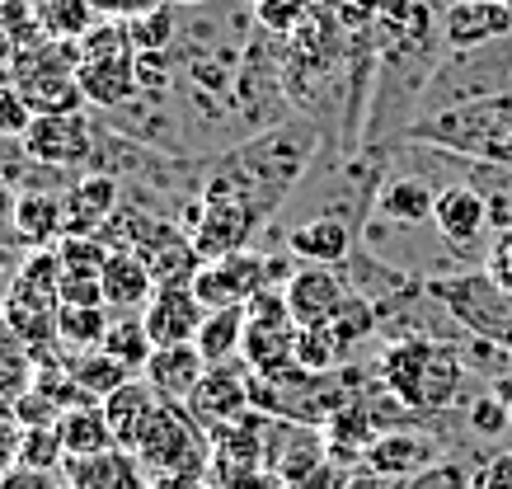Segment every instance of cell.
Masks as SVG:
<instances>
[{
  "label": "cell",
  "mask_w": 512,
  "mask_h": 489,
  "mask_svg": "<svg viewBox=\"0 0 512 489\" xmlns=\"http://www.w3.org/2000/svg\"><path fill=\"white\" fill-rule=\"evenodd\" d=\"M466 377L470 372L461 348L428 339V334H404L376 358V381L386 386V395L400 410L419 414V419L456 410L466 400Z\"/></svg>",
  "instance_id": "6da1fadb"
},
{
  "label": "cell",
  "mask_w": 512,
  "mask_h": 489,
  "mask_svg": "<svg viewBox=\"0 0 512 489\" xmlns=\"http://www.w3.org/2000/svg\"><path fill=\"white\" fill-rule=\"evenodd\" d=\"M409 142H433L451 156H470L484 165L512 170V95H480L470 104H456L447 113H433L404 132Z\"/></svg>",
  "instance_id": "7a4b0ae2"
},
{
  "label": "cell",
  "mask_w": 512,
  "mask_h": 489,
  "mask_svg": "<svg viewBox=\"0 0 512 489\" xmlns=\"http://www.w3.org/2000/svg\"><path fill=\"white\" fill-rule=\"evenodd\" d=\"M132 457L146 475H207L212 471V438L188 414V405L160 400L132 442Z\"/></svg>",
  "instance_id": "3957f363"
},
{
  "label": "cell",
  "mask_w": 512,
  "mask_h": 489,
  "mask_svg": "<svg viewBox=\"0 0 512 489\" xmlns=\"http://www.w3.org/2000/svg\"><path fill=\"white\" fill-rule=\"evenodd\" d=\"M264 287H273V259L254 250H235L226 259H207L193 278V292L207 311L221 306H249Z\"/></svg>",
  "instance_id": "277c9868"
},
{
  "label": "cell",
  "mask_w": 512,
  "mask_h": 489,
  "mask_svg": "<svg viewBox=\"0 0 512 489\" xmlns=\"http://www.w3.org/2000/svg\"><path fill=\"white\" fill-rule=\"evenodd\" d=\"M19 146H24L38 165H52V170H85V165H94L99 127H94L85 113H47V118H33V127L24 132Z\"/></svg>",
  "instance_id": "5b68a950"
},
{
  "label": "cell",
  "mask_w": 512,
  "mask_h": 489,
  "mask_svg": "<svg viewBox=\"0 0 512 489\" xmlns=\"http://www.w3.org/2000/svg\"><path fill=\"white\" fill-rule=\"evenodd\" d=\"M212 438V485L226 489L235 485L240 475L249 471H264L268 461V414L249 410L245 419H231V424H221L207 433Z\"/></svg>",
  "instance_id": "8992f818"
},
{
  "label": "cell",
  "mask_w": 512,
  "mask_h": 489,
  "mask_svg": "<svg viewBox=\"0 0 512 489\" xmlns=\"http://www.w3.org/2000/svg\"><path fill=\"white\" fill-rule=\"evenodd\" d=\"M66 236H104L113 212L123 207V184L109 170H85L62 189Z\"/></svg>",
  "instance_id": "52a82bcc"
},
{
  "label": "cell",
  "mask_w": 512,
  "mask_h": 489,
  "mask_svg": "<svg viewBox=\"0 0 512 489\" xmlns=\"http://www.w3.org/2000/svg\"><path fill=\"white\" fill-rule=\"evenodd\" d=\"M282 297H287V311H292L296 330H329L339 320V311L348 306V287H343V278L334 269L311 264V269H296L287 278Z\"/></svg>",
  "instance_id": "ba28073f"
},
{
  "label": "cell",
  "mask_w": 512,
  "mask_h": 489,
  "mask_svg": "<svg viewBox=\"0 0 512 489\" xmlns=\"http://www.w3.org/2000/svg\"><path fill=\"white\" fill-rule=\"evenodd\" d=\"M433 231L447 240L451 250L470 254L489 231H494V217H489V198H484L475 184H447L437 193L433 207Z\"/></svg>",
  "instance_id": "9c48e42d"
},
{
  "label": "cell",
  "mask_w": 512,
  "mask_h": 489,
  "mask_svg": "<svg viewBox=\"0 0 512 489\" xmlns=\"http://www.w3.org/2000/svg\"><path fill=\"white\" fill-rule=\"evenodd\" d=\"M249 367H231V363H217L207 367V377L193 395H188V414L198 419L207 433L221 424H231V419H245L254 405H249Z\"/></svg>",
  "instance_id": "30bf717a"
},
{
  "label": "cell",
  "mask_w": 512,
  "mask_h": 489,
  "mask_svg": "<svg viewBox=\"0 0 512 489\" xmlns=\"http://www.w3.org/2000/svg\"><path fill=\"white\" fill-rule=\"evenodd\" d=\"M146 334L156 348H170V344H198V330L207 320V306L198 301L193 287H156V297L146 301Z\"/></svg>",
  "instance_id": "8fae6325"
},
{
  "label": "cell",
  "mask_w": 512,
  "mask_h": 489,
  "mask_svg": "<svg viewBox=\"0 0 512 489\" xmlns=\"http://www.w3.org/2000/svg\"><path fill=\"white\" fill-rule=\"evenodd\" d=\"M437 438H428V433H414V428H386L381 438L367 447V457H362V466H367V475H376V480H409V475L428 471V466H437Z\"/></svg>",
  "instance_id": "7c38bea8"
},
{
  "label": "cell",
  "mask_w": 512,
  "mask_h": 489,
  "mask_svg": "<svg viewBox=\"0 0 512 489\" xmlns=\"http://www.w3.org/2000/svg\"><path fill=\"white\" fill-rule=\"evenodd\" d=\"M442 33L456 52L489 48L512 33V5L508 0H456L442 15Z\"/></svg>",
  "instance_id": "4fadbf2b"
},
{
  "label": "cell",
  "mask_w": 512,
  "mask_h": 489,
  "mask_svg": "<svg viewBox=\"0 0 512 489\" xmlns=\"http://www.w3.org/2000/svg\"><path fill=\"white\" fill-rule=\"evenodd\" d=\"M85 104L99 113H123L141 99L137 80V57H99V62H80L76 71Z\"/></svg>",
  "instance_id": "5bb4252c"
},
{
  "label": "cell",
  "mask_w": 512,
  "mask_h": 489,
  "mask_svg": "<svg viewBox=\"0 0 512 489\" xmlns=\"http://www.w3.org/2000/svg\"><path fill=\"white\" fill-rule=\"evenodd\" d=\"M207 358H202L198 344H170V348H156L151 363L141 367V377L151 381V391L160 400H174V405H188V395L202 386L207 377Z\"/></svg>",
  "instance_id": "9a60e30c"
},
{
  "label": "cell",
  "mask_w": 512,
  "mask_h": 489,
  "mask_svg": "<svg viewBox=\"0 0 512 489\" xmlns=\"http://www.w3.org/2000/svg\"><path fill=\"white\" fill-rule=\"evenodd\" d=\"M287 254H296L301 264H320V269L348 264L353 259V226L343 217L296 221V226H287Z\"/></svg>",
  "instance_id": "2e32d148"
},
{
  "label": "cell",
  "mask_w": 512,
  "mask_h": 489,
  "mask_svg": "<svg viewBox=\"0 0 512 489\" xmlns=\"http://www.w3.org/2000/svg\"><path fill=\"white\" fill-rule=\"evenodd\" d=\"M437 193L442 189H433L419 174H390L372 193V217L390 221V226H423V221H433Z\"/></svg>",
  "instance_id": "e0dca14e"
},
{
  "label": "cell",
  "mask_w": 512,
  "mask_h": 489,
  "mask_svg": "<svg viewBox=\"0 0 512 489\" xmlns=\"http://www.w3.org/2000/svg\"><path fill=\"white\" fill-rule=\"evenodd\" d=\"M66 236V203L57 189H19L15 198V245L52 250Z\"/></svg>",
  "instance_id": "ac0fdd59"
},
{
  "label": "cell",
  "mask_w": 512,
  "mask_h": 489,
  "mask_svg": "<svg viewBox=\"0 0 512 489\" xmlns=\"http://www.w3.org/2000/svg\"><path fill=\"white\" fill-rule=\"evenodd\" d=\"M99 287H104V306L109 311H146V301L156 297L151 264L132 250H109V264L99 273Z\"/></svg>",
  "instance_id": "d6986e66"
},
{
  "label": "cell",
  "mask_w": 512,
  "mask_h": 489,
  "mask_svg": "<svg viewBox=\"0 0 512 489\" xmlns=\"http://www.w3.org/2000/svg\"><path fill=\"white\" fill-rule=\"evenodd\" d=\"M62 480L66 489H146L137 457L123 452V447L99 452V457H66Z\"/></svg>",
  "instance_id": "ffe728a7"
},
{
  "label": "cell",
  "mask_w": 512,
  "mask_h": 489,
  "mask_svg": "<svg viewBox=\"0 0 512 489\" xmlns=\"http://www.w3.org/2000/svg\"><path fill=\"white\" fill-rule=\"evenodd\" d=\"M99 405H104V419H109V428H113V442H118L123 452H132V442H137L141 424L151 419V410L160 405V395L151 391L146 377H132L127 386H118L109 400H99Z\"/></svg>",
  "instance_id": "44dd1931"
},
{
  "label": "cell",
  "mask_w": 512,
  "mask_h": 489,
  "mask_svg": "<svg viewBox=\"0 0 512 489\" xmlns=\"http://www.w3.org/2000/svg\"><path fill=\"white\" fill-rule=\"evenodd\" d=\"M29 386H33V348L19 339L10 320L0 316V419H15Z\"/></svg>",
  "instance_id": "7402d4cb"
},
{
  "label": "cell",
  "mask_w": 512,
  "mask_h": 489,
  "mask_svg": "<svg viewBox=\"0 0 512 489\" xmlns=\"http://www.w3.org/2000/svg\"><path fill=\"white\" fill-rule=\"evenodd\" d=\"M66 367H71V377L80 381V391L90 395L94 405L99 400H109L118 386H127V381L137 377L127 363H118L113 353H104V348H85V353H71L66 358Z\"/></svg>",
  "instance_id": "603a6c76"
},
{
  "label": "cell",
  "mask_w": 512,
  "mask_h": 489,
  "mask_svg": "<svg viewBox=\"0 0 512 489\" xmlns=\"http://www.w3.org/2000/svg\"><path fill=\"white\" fill-rule=\"evenodd\" d=\"M62 442H66V457H99V452H113V428L104 419V405H80V410L62 414Z\"/></svg>",
  "instance_id": "cb8c5ba5"
},
{
  "label": "cell",
  "mask_w": 512,
  "mask_h": 489,
  "mask_svg": "<svg viewBox=\"0 0 512 489\" xmlns=\"http://www.w3.org/2000/svg\"><path fill=\"white\" fill-rule=\"evenodd\" d=\"M109 306H71L62 301L57 306V344L66 353H85V348H99L104 334H109Z\"/></svg>",
  "instance_id": "d4e9b609"
},
{
  "label": "cell",
  "mask_w": 512,
  "mask_h": 489,
  "mask_svg": "<svg viewBox=\"0 0 512 489\" xmlns=\"http://www.w3.org/2000/svg\"><path fill=\"white\" fill-rule=\"evenodd\" d=\"M245 306H221V311H207V320H202L198 330V348L202 358L217 367V363H231L235 353H240V344H245Z\"/></svg>",
  "instance_id": "484cf974"
},
{
  "label": "cell",
  "mask_w": 512,
  "mask_h": 489,
  "mask_svg": "<svg viewBox=\"0 0 512 489\" xmlns=\"http://www.w3.org/2000/svg\"><path fill=\"white\" fill-rule=\"evenodd\" d=\"M38 19L52 43H80L99 24V0H38Z\"/></svg>",
  "instance_id": "4316f807"
},
{
  "label": "cell",
  "mask_w": 512,
  "mask_h": 489,
  "mask_svg": "<svg viewBox=\"0 0 512 489\" xmlns=\"http://www.w3.org/2000/svg\"><path fill=\"white\" fill-rule=\"evenodd\" d=\"M104 353H113L118 363H127L132 372H141V367L151 363V353H156V344H151V334H146V320H141V311L132 316V311H123V316L109 325V334H104Z\"/></svg>",
  "instance_id": "83f0119b"
},
{
  "label": "cell",
  "mask_w": 512,
  "mask_h": 489,
  "mask_svg": "<svg viewBox=\"0 0 512 489\" xmlns=\"http://www.w3.org/2000/svg\"><path fill=\"white\" fill-rule=\"evenodd\" d=\"M292 363L301 367V372H311V377H329V372L343 363V348L329 330H296Z\"/></svg>",
  "instance_id": "f1b7e54d"
},
{
  "label": "cell",
  "mask_w": 512,
  "mask_h": 489,
  "mask_svg": "<svg viewBox=\"0 0 512 489\" xmlns=\"http://www.w3.org/2000/svg\"><path fill=\"white\" fill-rule=\"evenodd\" d=\"M57 259H62L66 278H99L109 264V245L99 236H62L57 240Z\"/></svg>",
  "instance_id": "f546056e"
},
{
  "label": "cell",
  "mask_w": 512,
  "mask_h": 489,
  "mask_svg": "<svg viewBox=\"0 0 512 489\" xmlns=\"http://www.w3.org/2000/svg\"><path fill=\"white\" fill-rule=\"evenodd\" d=\"M76 48H80V62H99V57H137V52H132V38H127V19H99Z\"/></svg>",
  "instance_id": "4dcf8cb0"
},
{
  "label": "cell",
  "mask_w": 512,
  "mask_h": 489,
  "mask_svg": "<svg viewBox=\"0 0 512 489\" xmlns=\"http://www.w3.org/2000/svg\"><path fill=\"white\" fill-rule=\"evenodd\" d=\"M19 466H33V471H62V466H66L62 428H24Z\"/></svg>",
  "instance_id": "1f68e13d"
},
{
  "label": "cell",
  "mask_w": 512,
  "mask_h": 489,
  "mask_svg": "<svg viewBox=\"0 0 512 489\" xmlns=\"http://www.w3.org/2000/svg\"><path fill=\"white\" fill-rule=\"evenodd\" d=\"M170 33H174L170 10H156V15H141V19H127V38H132V52H170Z\"/></svg>",
  "instance_id": "d6a6232c"
},
{
  "label": "cell",
  "mask_w": 512,
  "mask_h": 489,
  "mask_svg": "<svg viewBox=\"0 0 512 489\" xmlns=\"http://www.w3.org/2000/svg\"><path fill=\"white\" fill-rule=\"evenodd\" d=\"M301 19H306V0H254V24L278 38L301 29Z\"/></svg>",
  "instance_id": "836d02e7"
},
{
  "label": "cell",
  "mask_w": 512,
  "mask_h": 489,
  "mask_svg": "<svg viewBox=\"0 0 512 489\" xmlns=\"http://www.w3.org/2000/svg\"><path fill=\"white\" fill-rule=\"evenodd\" d=\"M33 118L38 113L29 109V99L19 95V85H0V142H24Z\"/></svg>",
  "instance_id": "e575fe53"
},
{
  "label": "cell",
  "mask_w": 512,
  "mask_h": 489,
  "mask_svg": "<svg viewBox=\"0 0 512 489\" xmlns=\"http://www.w3.org/2000/svg\"><path fill=\"white\" fill-rule=\"evenodd\" d=\"M466 419H470V428H475L480 438H498V433H508V428H512L508 395H503V400H498V395H475Z\"/></svg>",
  "instance_id": "d590c367"
},
{
  "label": "cell",
  "mask_w": 512,
  "mask_h": 489,
  "mask_svg": "<svg viewBox=\"0 0 512 489\" xmlns=\"http://www.w3.org/2000/svg\"><path fill=\"white\" fill-rule=\"evenodd\" d=\"M390 489H470V471L466 466H456V461H437V466L409 475V480H395Z\"/></svg>",
  "instance_id": "8d00e7d4"
},
{
  "label": "cell",
  "mask_w": 512,
  "mask_h": 489,
  "mask_svg": "<svg viewBox=\"0 0 512 489\" xmlns=\"http://www.w3.org/2000/svg\"><path fill=\"white\" fill-rule=\"evenodd\" d=\"M484 273H489V283H494L498 292L512 297V226L494 231L489 250H484Z\"/></svg>",
  "instance_id": "74e56055"
},
{
  "label": "cell",
  "mask_w": 512,
  "mask_h": 489,
  "mask_svg": "<svg viewBox=\"0 0 512 489\" xmlns=\"http://www.w3.org/2000/svg\"><path fill=\"white\" fill-rule=\"evenodd\" d=\"M470 489H512V452H489L470 466Z\"/></svg>",
  "instance_id": "f35d334b"
},
{
  "label": "cell",
  "mask_w": 512,
  "mask_h": 489,
  "mask_svg": "<svg viewBox=\"0 0 512 489\" xmlns=\"http://www.w3.org/2000/svg\"><path fill=\"white\" fill-rule=\"evenodd\" d=\"M15 419L24 428H57V424H62V405H57V400H47L38 386H29V395L19 400Z\"/></svg>",
  "instance_id": "ab89813d"
},
{
  "label": "cell",
  "mask_w": 512,
  "mask_h": 489,
  "mask_svg": "<svg viewBox=\"0 0 512 489\" xmlns=\"http://www.w3.org/2000/svg\"><path fill=\"white\" fill-rule=\"evenodd\" d=\"M141 95H165L170 90V52H137Z\"/></svg>",
  "instance_id": "60d3db41"
},
{
  "label": "cell",
  "mask_w": 512,
  "mask_h": 489,
  "mask_svg": "<svg viewBox=\"0 0 512 489\" xmlns=\"http://www.w3.org/2000/svg\"><path fill=\"white\" fill-rule=\"evenodd\" d=\"M0 489H66L62 471H33V466H15L0 475Z\"/></svg>",
  "instance_id": "b9f144b4"
},
{
  "label": "cell",
  "mask_w": 512,
  "mask_h": 489,
  "mask_svg": "<svg viewBox=\"0 0 512 489\" xmlns=\"http://www.w3.org/2000/svg\"><path fill=\"white\" fill-rule=\"evenodd\" d=\"M19 447H24V424L19 419H0V475L19 466Z\"/></svg>",
  "instance_id": "7bdbcfd3"
},
{
  "label": "cell",
  "mask_w": 512,
  "mask_h": 489,
  "mask_svg": "<svg viewBox=\"0 0 512 489\" xmlns=\"http://www.w3.org/2000/svg\"><path fill=\"white\" fill-rule=\"evenodd\" d=\"M15 198L19 193H15V184H10V174L0 170V245H15Z\"/></svg>",
  "instance_id": "ee69618b"
},
{
  "label": "cell",
  "mask_w": 512,
  "mask_h": 489,
  "mask_svg": "<svg viewBox=\"0 0 512 489\" xmlns=\"http://www.w3.org/2000/svg\"><path fill=\"white\" fill-rule=\"evenodd\" d=\"M99 10L109 19H141V15L165 10V0H99Z\"/></svg>",
  "instance_id": "f6af8a7d"
},
{
  "label": "cell",
  "mask_w": 512,
  "mask_h": 489,
  "mask_svg": "<svg viewBox=\"0 0 512 489\" xmlns=\"http://www.w3.org/2000/svg\"><path fill=\"white\" fill-rule=\"evenodd\" d=\"M146 489H217L212 475H151Z\"/></svg>",
  "instance_id": "bcb514c9"
},
{
  "label": "cell",
  "mask_w": 512,
  "mask_h": 489,
  "mask_svg": "<svg viewBox=\"0 0 512 489\" xmlns=\"http://www.w3.org/2000/svg\"><path fill=\"white\" fill-rule=\"evenodd\" d=\"M226 489H282V480L273 471H249V475H240V480H235V485H226Z\"/></svg>",
  "instance_id": "7dc6e473"
},
{
  "label": "cell",
  "mask_w": 512,
  "mask_h": 489,
  "mask_svg": "<svg viewBox=\"0 0 512 489\" xmlns=\"http://www.w3.org/2000/svg\"><path fill=\"white\" fill-rule=\"evenodd\" d=\"M15 269H19L15 245H0V283H5V278H15Z\"/></svg>",
  "instance_id": "c3c4849f"
},
{
  "label": "cell",
  "mask_w": 512,
  "mask_h": 489,
  "mask_svg": "<svg viewBox=\"0 0 512 489\" xmlns=\"http://www.w3.org/2000/svg\"><path fill=\"white\" fill-rule=\"evenodd\" d=\"M339 489H386V480H376V475H367V480H343Z\"/></svg>",
  "instance_id": "681fc988"
},
{
  "label": "cell",
  "mask_w": 512,
  "mask_h": 489,
  "mask_svg": "<svg viewBox=\"0 0 512 489\" xmlns=\"http://www.w3.org/2000/svg\"><path fill=\"white\" fill-rule=\"evenodd\" d=\"M179 5H202V0H179Z\"/></svg>",
  "instance_id": "f907efd6"
},
{
  "label": "cell",
  "mask_w": 512,
  "mask_h": 489,
  "mask_svg": "<svg viewBox=\"0 0 512 489\" xmlns=\"http://www.w3.org/2000/svg\"><path fill=\"white\" fill-rule=\"evenodd\" d=\"M508 414H512V386H508Z\"/></svg>",
  "instance_id": "816d5d0a"
},
{
  "label": "cell",
  "mask_w": 512,
  "mask_h": 489,
  "mask_svg": "<svg viewBox=\"0 0 512 489\" xmlns=\"http://www.w3.org/2000/svg\"><path fill=\"white\" fill-rule=\"evenodd\" d=\"M508 5H512V0H508Z\"/></svg>",
  "instance_id": "f5cc1de1"
}]
</instances>
